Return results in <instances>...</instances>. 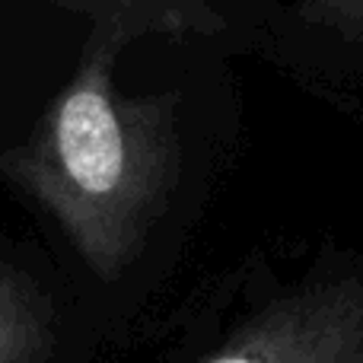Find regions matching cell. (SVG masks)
Listing matches in <instances>:
<instances>
[{
	"label": "cell",
	"mask_w": 363,
	"mask_h": 363,
	"mask_svg": "<svg viewBox=\"0 0 363 363\" xmlns=\"http://www.w3.org/2000/svg\"><path fill=\"white\" fill-rule=\"evenodd\" d=\"M303 13L345 42H363V0H303Z\"/></svg>",
	"instance_id": "277c9868"
},
{
	"label": "cell",
	"mask_w": 363,
	"mask_h": 363,
	"mask_svg": "<svg viewBox=\"0 0 363 363\" xmlns=\"http://www.w3.org/2000/svg\"><path fill=\"white\" fill-rule=\"evenodd\" d=\"M51 300L29 274L0 264V363H55Z\"/></svg>",
	"instance_id": "7a4b0ae2"
},
{
	"label": "cell",
	"mask_w": 363,
	"mask_h": 363,
	"mask_svg": "<svg viewBox=\"0 0 363 363\" xmlns=\"http://www.w3.org/2000/svg\"><path fill=\"white\" fill-rule=\"evenodd\" d=\"M315 313L306 306H281L249 325L239 338H233L223 351L204 363H315L313 345Z\"/></svg>",
	"instance_id": "3957f363"
},
{
	"label": "cell",
	"mask_w": 363,
	"mask_h": 363,
	"mask_svg": "<svg viewBox=\"0 0 363 363\" xmlns=\"http://www.w3.org/2000/svg\"><path fill=\"white\" fill-rule=\"evenodd\" d=\"M176 160L169 106L118 96L108 51H96L4 169L51 213L89 271L115 281L157 223Z\"/></svg>",
	"instance_id": "6da1fadb"
}]
</instances>
